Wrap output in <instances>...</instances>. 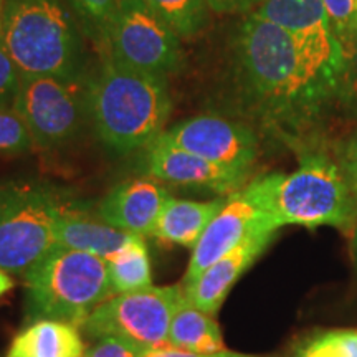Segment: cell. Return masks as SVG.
Masks as SVG:
<instances>
[{"label": "cell", "mask_w": 357, "mask_h": 357, "mask_svg": "<svg viewBox=\"0 0 357 357\" xmlns=\"http://www.w3.org/2000/svg\"><path fill=\"white\" fill-rule=\"evenodd\" d=\"M86 89L89 121L113 154L144 151L164 132L172 111L166 77L128 68L106 56Z\"/></svg>", "instance_id": "cell-2"}, {"label": "cell", "mask_w": 357, "mask_h": 357, "mask_svg": "<svg viewBox=\"0 0 357 357\" xmlns=\"http://www.w3.org/2000/svg\"><path fill=\"white\" fill-rule=\"evenodd\" d=\"M291 357H326V356L319 354V352H316V351H312L311 347H307L305 344V342H301V344L296 347V351L293 352Z\"/></svg>", "instance_id": "cell-33"}, {"label": "cell", "mask_w": 357, "mask_h": 357, "mask_svg": "<svg viewBox=\"0 0 357 357\" xmlns=\"http://www.w3.org/2000/svg\"><path fill=\"white\" fill-rule=\"evenodd\" d=\"M137 235L108 225L101 218L89 217L75 202L61 215L55 229V247L86 252L109 261Z\"/></svg>", "instance_id": "cell-16"}, {"label": "cell", "mask_w": 357, "mask_h": 357, "mask_svg": "<svg viewBox=\"0 0 357 357\" xmlns=\"http://www.w3.org/2000/svg\"><path fill=\"white\" fill-rule=\"evenodd\" d=\"M261 229L280 230L271 215L268 176L253 178L242 189L227 195L220 212L212 218L199 243L192 250L182 287L194 283L212 263Z\"/></svg>", "instance_id": "cell-10"}, {"label": "cell", "mask_w": 357, "mask_h": 357, "mask_svg": "<svg viewBox=\"0 0 357 357\" xmlns=\"http://www.w3.org/2000/svg\"><path fill=\"white\" fill-rule=\"evenodd\" d=\"M32 147V136L15 109L0 106V155H20Z\"/></svg>", "instance_id": "cell-22"}, {"label": "cell", "mask_w": 357, "mask_h": 357, "mask_svg": "<svg viewBox=\"0 0 357 357\" xmlns=\"http://www.w3.org/2000/svg\"><path fill=\"white\" fill-rule=\"evenodd\" d=\"M260 2L261 0H207L211 10L217 13L253 12Z\"/></svg>", "instance_id": "cell-31"}, {"label": "cell", "mask_w": 357, "mask_h": 357, "mask_svg": "<svg viewBox=\"0 0 357 357\" xmlns=\"http://www.w3.org/2000/svg\"><path fill=\"white\" fill-rule=\"evenodd\" d=\"M83 78L20 75L12 108L43 151L60 149L78 137L88 118V89Z\"/></svg>", "instance_id": "cell-7"}, {"label": "cell", "mask_w": 357, "mask_h": 357, "mask_svg": "<svg viewBox=\"0 0 357 357\" xmlns=\"http://www.w3.org/2000/svg\"><path fill=\"white\" fill-rule=\"evenodd\" d=\"M141 357H258V356L240 354V352H231L227 349L222 352H213V354H200V352L177 349V347H172V346H162V347H146V349L142 351Z\"/></svg>", "instance_id": "cell-30"}, {"label": "cell", "mask_w": 357, "mask_h": 357, "mask_svg": "<svg viewBox=\"0 0 357 357\" xmlns=\"http://www.w3.org/2000/svg\"><path fill=\"white\" fill-rule=\"evenodd\" d=\"M230 52L231 95L257 132L294 151L316 139V128L336 106L337 86L300 43L250 13Z\"/></svg>", "instance_id": "cell-1"}, {"label": "cell", "mask_w": 357, "mask_h": 357, "mask_svg": "<svg viewBox=\"0 0 357 357\" xmlns=\"http://www.w3.org/2000/svg\"><path fill=\"white\" fill-rule=\"evenodd\" d=\"M109 60L169 77L184 66L181 40L142 0H124L101 30Z\"/></svg>", "instance_id": "cell-8"}, {"label": "cell", "mask_w": 357, "mask_h": 357, "mask_svg": "<svg viewBox=\"0 0 357 357\" xmlns=\"http://www.w3.org/2000/svg\"><path fill=\"white\" fill-rule=\"evenodd\" d=\"M77 200L37 182L0 189V270L25 275L55 247V229Z\"/></svg>", "instance_id": "cell-6"}, {"label": "cell", "mask_w": 357, "mask_h": 357, "mask_svg": "<svg viewBox=\"0 0 357 357\" xmlns=\"http://www.w3.org/2000/svg\"><path fill=\"white\" fill-rule=\"evenodd\" d=\"M336 106L357 118V38L344 48V61L337 79Z\"/></svg>", "instance_id": "cell-23"}, {"label": "cell", "mask_w": 357, "mask_h": 357, "mask_svg": "<svg viewBox=\"0 0 357 357\" xmlns=\"http://www.w3.org/2000/svg\"><path fill=\"white\" fill-rule=\"evenodd\" d=\"M141 167L147 177L162 184L199 192L230 195L248 184L250 172L220 166L162 139H155L144 149Z\"/></svg>", "instance_id": "cell-13"}, {"label": "cell", "mask_w": 357, "mask_h": 357, "mask_svg": "<svg viewBox=\"0 0 357 357\" xmlns=\"http://www.w3.org/2000/svg\"><path fill=\"white\" fill-rule=\"evenodd\" d=\"M79 328L61 321L38 319L13 337L6 357H83Z\"/></svg>", "instance_id": "cell-18"}, {"label": "cell", "mask_w": 357, "mask_h": 357, "mask_svg": "<svg viewBox=\"0 0 357 357\" xmlns=\"http://www.w3.org/2000/svg\"><path fill=\"white\" fill-rule=\"evenodd\" d=\"M159 139L220 166L252 172L260 155V134L252 124L220 114H199L177 123Z\"/></svg>", "instance_id": "cell-11"}, {"label": "cell", "mask_w": 357, "mask_h": 357, "mask_svg": "<svg viewBox=\"0 0 357 357\" xmlns=\"http://www.w3.org/2000/svg\"><path fill=\"white\" fill-rule=\"evenodd\" d=\"M178 38L199 35L211 22L207 0H142Z\"/></svg>", "instance_id": "cell-21"}, {"label": "cell", "mask_w": 357, "mask_h": 357, "mask_svg": "<svg viewBox=\"0 0 357 357\" xmlns=\"http://www.w3.org/2000/svg\"><path fill=\"white\" fill-rule=\"evenodd\" d=\"M13 287H15V281L12 280L10 273L0 270V296H3L7 291H10Z\"/></svg>", "instance_id": "cell-32"}, {"label": "cell", "mask_w": 357, "mask_h": 357, "mask_svg": "<svg viewBox=\"0 0 357 357\" xmlns=\"http://www.w3.org/2000/svg\"><path fill=\"white\" fill-rule=\"evenodd\" d=\"M20 86V71L0 40V106L13 105Z\"/></svg>", "instance_id": "cell-28"}, {"label": "cell", "mask_w": 357, "mask_h": 357, "mask_svg": "<svg viewBox=\"0 0 357 357\" xmlns=\"http://www.w3.org/2000/svg\"><path fill=\"white\" fill-rule=\"evenodd\" d=\"M305 344L326 357H357V331L334 329L314 334Z\"/></svg>", "instance_id": "cell-24"}, {"label": "cell", "mask_w": 357, "mask_h": 357, "mask_svg": "<svg viewBox=\"0 0 357 357\" xmlns=\"http://www.w3.org/2000/svg\"><path fill=\"white\" fill-rule=\"evenodd\" d=\"M108 278L113 294L132 293L153 287L149 252L142 236H136L108 261Z\"/></svg>", "instance_id": "cell-20"}, {"label": "cell", "mask_w": 357, "mask_h": 357, "mask_svg": "<svg viewBox=\"0 0 357 357\" xmlns=\"http://www.w3.org/2000/svg\"><path fill=\"white\" fill-rule=\"evenodd\" d=\"M342 50L357 38V0H323Z\"/></svg>", "instance_id": "cell-25"}, {"label": "cell", "mask_w": 357, "mask_h": 357, "mask_svg": "<svg viewBox=\"0 0 357 357\" xmlns=\"http://www.w3.org/2000/svg\"><path fill=\"white\" fill-rule=\"evenodd\" d=\"M70 2L89 32L100 37L106 22L113 17L124 0H70Z\"/></svg>", "instance_id": "cell-26"}, {"label": "cell", "mask_w": 357, "mask_h": 357, "mask_svg": "<svg viewBox=\"0 0 357 357\" xmlns=\"http://www.w3.org/2000/svg\"><path fill=\"white\" fill-rule=\"evenodd\" d=\"M182 298V283L116 294L101 303L79 329L91 339L116 336L142 347L169 346V329Z\"/></svg>", "instance_id": "cell-9"}, {"label": "cell", "mask_w": 357, "mask_h": 357, "mask_svg": "<svg viewBox=\"0 0 357 357\" xmlns=\"http://www.w3.org/2000/svg\"><path fill=\"white\" fill-rule=\"evenodd\" d=\"M171 192L153 177L129 178L113 187L98 205V218L137 236H153Z\"/></svg>", "instance_id": "cell-14"}, {"label": "cell", "mask_w": 357, "mask_h": 357, "mask_svg": "<svg viewBox=\"0 0 357 357\" xmlns=\"http://www.w3.org/2000/svg\"><path fill=\"white\" fill-rule=\"evenodd\" d=\"M351 250H352V257H354V261L357 263V225H356V229L352 230V242H351Z\"/></svg>", "instance_id": "cell-34"}, {"label": "cell", "mask_w": 357, "mask_h": 357, "mask_svg": "<svg viewBox=\"0 0 357 357\" xmlns=\"http://www.w3.org/2000/svg\"><path fill=\"white\" fill-rule=\"evenodd\" d=\"M225 200L227 195L213 200L171 197L160 212L153 236L166 243L182 245L194 250L208 223L220 212Z\"/></svg>", "instance_id": "cell-17"}, {"label": "cell", "mask_w": 357, "mask_h": 357, "mask_svg": "<svg viewBox=\"0 0 357 357\" xmlns=\"http://www.w3.org/2000/svg\"><path fill=\"white\" fill-rule=\"evenodd\" d=\"M276 234H278L276 229L258 230L253 235H250L247 240H243L238 247L230 250L227 255L218 258L194 283L184 287L187 301L197 310L215 316L225 298L229 296L231 288H234V284L257 261V258L270 247Z\"/></svg>", "instance_id": "cell-15"}, {"label": "cell", "mask_w": 357, "mask_h": 357, "mask_svg": "<svg viewBox=\"0 0 357 357\" xmlns=\"http://www.w3.org/2000/svg\"><path fill=\"white\" fill-rule=\"evenodd\" d=\"M250 13L291 35L337 86L344 50L334 33L323 0H261Z\"/></svg>", "instance_id": "cell-12"}, {"label": "cell", "mask_w": 357, "mask_h": 357, "mask_svg": "<svg viewBox=\"0 0 357 357\" xmlns=\"http://www.w3.org/2000/svg\"><path fill=\"white\" fill-rule=\"evenodd\" d=\"M336 154L357 205V131L352 132L342 144L336 146Z\"/></svg>", "instance_id": "cell-29"}, {"label": "cell", "mask_w": 357, "mask_h": 357, "mask_svg": "<svg viewBox=\"0 0 357 357\" xmlns=\"http://www.w3.org/2000/svg\"><path fill=\"white\" fill-rule=\"evenodd\" d=\"M3 7H6V0H0V40H2V24H3Z\"/></svg>", "instance_id": "cell-35"}, {"label": "cell", "mask_w": 357, "mask_h": 357, "mask_svg": "<svg viewBox=\"0 0 357 357\" xmlns=\"http://www.w3.org/2000/svg\"><path fill=\"white\" fill-rule=\"evenodd\" d=\"M298 153L296 171L268 174L270 208L276 225L336 227L351 231L357 225V205L339 164L319 137L306 142Z\"/></svg>", "instance_id": "cell-3"}, {"label": "cell", "mask_w": 357, "mask_h": 357, "mask_svg": "<svg viewBox=\"0 0 357 357\" xmlns=\"http://www.w3.org/2000/svg\"><path fill=\"white\" fill-rule=\"evenodd\" d=\"M25 321L52 319L79 328L113 296L108 261L86 252L53 247L26 270Z\"/></svg>", "instance_id": "cell-5"}, {"label": "cell", "mask_w": 357, "mask_h": 357, "mask_svg": "<svg viewBox=\"0 0 357 357\" xmlns=\"http://www.w3.org/2000/svg\"><path fill=\"white\" fill-rule=\"evenodd\" d=\"M144 349L146 347L128 339L106 336L98 339L83 357H141Z\"/></svg>", "instance_id": "cell-27"}, {"label": "cell", "mask_w": 357, "mask_h": 357, "mask_svg": "<svg viewBox=\"0 0 357 357\" xmlns=\"http://www.w3.org/2000/svg\"><path fill=\"white\" fill-rule=\"evenodd\" d=\"M2 43L20 75L83 78L82 38L61 0H6Z\"/></svg>", "instance_id": "cell-4"}, {"label": "cell", "mask_w": 357, "mask_h": 357, "mask_svg": "<svg viewBox=\"0 0 357 357\" xmlns=\"http://www.w3.org/2000/svg\"><path fill=\"white\" fill-rule=\"evenodd\" d=\"M169 346L200 354L225 351L220 326L215 316L200 311L187 301L185 294L174 312L169 329Z\"/></svg>", "instance_id": "cell-19"}]
</instances>
